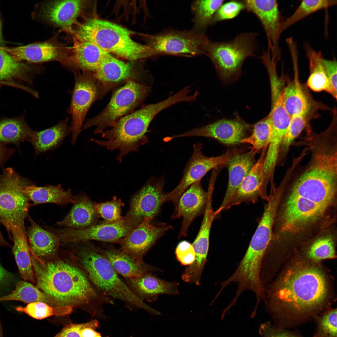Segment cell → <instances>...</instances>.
Returning a JSON list of instances; mask_svg holds the SVG:
<instances>
[{"label": "cell", "instance_id": "8d00e7d4", "mask_svg": "<svg viewBox=\"0 0 337 337\" xmlns=\"http://www.w3.org/2000/svg\"><path fill=\"white\" fill-rule=\"evenodd\" d=\"M22 120L7 119L0 121V142L19 144L29 140L34 132Z\"/></svg>", "mask_w": 337, "mask_h": 337}, {"label": "cell", "instance_id": "52a82bcc", "mask_svg": "<svg viewBox=\"0 0 337 337\" xmlns=\"http://www.w3.org/2000/svg\"><path fill=\"white\" fill-rule=\"evenodd\" d=\"M258 36L256 32H245L229 41L209 40L205 54L222 77H229L240 71L247 58L256 56Z\"/></svg>", "mask_w": 337, "mask_h": 337}, {"label": "cell", "instance_id": "ffe728a7", "mask_svg": "<svg viewBox=\"0 0 337 337\" xmlns=\"http://www.w3.org/2000/svg\"><path fill=\"white\" fill-rule=\"evenodd\" d=\"M201 181L193 183L183 194L171 217L172 219L182 218L179 238L186 237L192 222L205 212L208 195L203 189Z\"/></svg>", "mask_w": 337, "mask_h": 337}, {"label": "cell", "instance_id": "74e56055", "mask_svg": "<svg viewBox=\"0 0 337 337\" xmlns=\"http://www.w3.org/2000/svg\"><path fill=\"white\" fill-rule=\"evenodd\" d=\"M336 0H304L294 12L282 21L279 29L280 35L286 29L308 16L336 4Z\"/></svg>", "mask_w": 337, "mask_h": 337}, {"label": "cell", "instance_id": "816d5d0a", "mask_svg": "<svg viewBox=\"0 0 337 337\" xmlns=\"http://www.w3.org/2000/svg\"><path fill=\"white\" fill-rule=\"evenodd\" d=\"M13 278L12 275L0 265V287L10 282Z\"/></svg>", "mask_w": 337, "mask_h": 337}, {"label": "cell", "instance_id": "30bf717a", "mask_svg": "<svg viewBox=\"0 0 337 337\" xmlns=\"http://www.w3.org/2000/svg\"><path fill=\"white\" fill-rule=\"evenodd\" d=\"M148 46L161 55L187 57L205 54L208 38L203 33L191 31L165 30L148 38Z\"/></svg>", "mask_w": 337, "mask_h": 337}, {"label": "cell", "instance_id": "f1b7e54d", "mask_svg": "<svg viewBox=\"0 0 337 337\" xmlns=\"http://www.w3.org/2000/svg\"><path fill=\"white\" fill-rule=\"evenodd\" d=\"M295 72L294 80L282 89L281 98L283 106L291 116L309 111L310 103L298 79L297 58H292Z\"/></svg>", "mask_w": 337, "mask_h": 337}, {"label": "cell", "instance_id": "484cf974", "mask_svg": "<svg viewBox=\"0 0 337 337\" xmlns=\"http://www.w3.org/2000/svg\"><path fill=\"white\" fill-rule=\"evenodd\" d=\"M94 203L82 193L76 196L72 208L56 225L64 227L81 229L97 224L99 216L94 208Z\"/></svg>", "mask_w": 337, "mask_h": 337}, {"label": "cell", "instance_id": "3957f363", "mask_svg": "<svg viewBox=\"0 0 337 337\" xmlns=\"http://www.w3.org/2000/svg\"><path fill=\"white\" fill-rule=\"evenodd\" d=\"M337 185L318 177L297 178L285 204L281 218L283 232L295 233L325 213L335 197Z\"/></svg>", "mask_w": 337, "mask_h": 337}, {"label": "cell", "instance_id": "680465c9", "mask_svg": "<svg viewBox=\"0 0 337 337\" xmlns=\"http://www.w3.org/2000/svg\"></svg>", "mask_w": 337, "mask_h": 337}, {"label": "cell", "instance_id": "ee69618b", "mask_svg": "<svg viewBox=\"0 0 337 337\" xmlns=\"http://www.w3.org/2000/svg\"><path fill=\"white\" fill-rule=\"evenodd\" d=\"M244 10L245 7L243 0H231L224 2L215 14L211 25L234 18Z\"/></svg>", "mask_w": 337, "mask_h": 337}, {"label": "cell", "instance_id": "8fae6325", "mask_svg": "<svg viewBox=\"0 0 337 337\" xmlns=\"http://www.w3.org/2000/svg\"><path fill=\"white\" fill-rule=\"evenodd\" d=\"M202 144L194 145L192 156L187 163L183 176L178 185L169 193L166 194L164 202L172 201L177 208L179 199L186 189L202 178L210 170L221 166L226 165L230 159L240 152V149L227 150L222 155L208 157L202 152Z\"/></svg>", "mask_w": 337, "mask_h": 337}, {"label": "cell", "instance_id": "836d02e7", "mask_svg": "<svg viewBox=\"0 0 337 337\" xmlns=\"http://www.w3.org/2000/svg\"><path fill=\"white\" fill-rule=\"evenodd\" d=\"M32 70L28 65L17 61L0 49V82L18 81L31 84Z\"/></svg>", "mask_w": 337, "mask_h": 337}, {"label": "cell", "instance_id": "d4e9b609", "mask_svg": "<svg viewBox=\"0 0 337 337\" xmlns=\"http://www.w3.org/2000/svg\"><path fill=\"white\" fill-rule=\"evenodd\" d=\"M257 153L251 149L240 152L232 157L226 165L228 172L227 188L222 203L217 210L220 215L223 209L236 192L244 178L256 163Z\"/></svg>", "mask_w": 337, "mask_h": 337}, {"label": "cell", "instance_id": "ba28073f", "mask_svg": "<svg viewBox=\"0 0 337 337\" xmlns=\"http://www.w3.org/2000/svg\"><path fill=\"white\" fill-rule=\"evenodd\" d=\"M32 184L11 168L0 174V222L4 226L12 223L25 230L30 199L23 190Z\"/></svg>", "mask_w": 337, "mask_h": 337}, {"label": "cell", "instance_id": "ab89813d", "mask_svg": "<svg viewBox=\"0 0 337 337\" xmlns=\"http://www.w3.org/2000/svg\"><path fill=\"white\" fill-rule=\"evenodd\" d=\"M74 306L64 305L54 307L40 302L28 303L26 306L15 308L18 312L25 313L37 319L41 320L52 315H65L71 314Z\"/></svg>", "mask_w": 337, "mask_h": 337}, {"label": "cell", "instance_id": "9f6ffc18", "mask_svg": "<svg viewBox=\"0 0 337 337\" xmlns=\"http://www.w3.org/2000/svg\"><path fill=\"white\" fill-rule=\"evenodd\" d=\"M0 337H3V333L2 332H0Z\"/></svg>", "mask_w": 337, "mask_h": 337}, {"label": "cell", "instance_id": "f546056e", "mask_svg": "<svg viewBox=\"0 0 337 337\" xmlns=\"http://www.w3.org/2000/svg\"><path fill=\"white\" fill-rule=\"evenodd\" d=\"M23 191L34 205L51 203L65 206L75 201L71 190H65L59 184L39 187L32 184L26 186Z\"/></svg>", "mask_w": 337, "mask_h": 337}, {"label": "cell", "instance_id": "db71d44e", "mask_svg": "<svg viewBox=\"0 0 337 337\" xmlns=\"http://www.w3.org/2000/svg\"><path fill=\"white\" fill-rule=\"evenodd\" d=\"M5 42L4 40L2 33V26L1 21L0 18V46H5Z\"/></svg>", "mask_w": 337, "mask_h": 337}, {"label": "cell", "instance_id": "f907efd6", "mask_svg": "<svg viewBox=\"0 0 337 337\" xmlns=\"http://www.w3.org/2000/svg\"><path fill=\"white\" fill-rule=\"evenodd\" d=\"M15 149L7 148L6 144L0 142V165L2 166L12 154Z\"/></svg>", "mask_w": 337, "mask_h": 337}, {"label": "cell", "instance_id": "7c38bea8", "mask_svg": "<svg viewBox=\"0 0 337 337\" xmlns=\"http://www.w3.org/2000/svg\"><path fill=\"white\" fill-rule=\"evenodd\" d=\"M139 224L125 216L122 220L115 223L102 222L81 229L55 228L54 233L60 242L64 243L90 240L117 243Z\"/></svg>", "mask_w": 337, "mask_h": 337}, {"label": "cell", "instance_id": "60d3db41", "mask_svg": "<svg viewBox=\"0 0 337 337\" xmlns=\"http://www.w3.org/2000/svg\"><path fill=\"white\" fill-rule=\"evenodd\" d=\"M334 242L331 237L325 236L316 240L306 252L307 258L313 262L336 257Z\"/></svg>", "mask_w": 337, "mask_h": 337}, {"label": "cell", "instance_id": "7bdbcfd3", "mask_svg": "<svg viewBox=\"0 0 337 337\" xmlns=\"http://www.w3.org/2000/svg\"><path fill=\"white\" fill-rule=\"evenodd\" d=\"M309 111L291 117L288 127L281 143L279 154H280L284 155L287 152L294 140L304 129L306 124V116Z\"/></svg>", "mask_w": 337, "mask_h": 337}, {"label": "cell", "instance_id": "7dc6e473", "mask_svg": "<svg viewBox=\"0 0 337 337\" xmlns=\"http://www.w3.org/2000/svg\"><path fill=\"white\" fill-rule=\"evenodd\" d=\"M99 326V322L96 320L81 324L70 323L66 325L62 330L54 337H81L80 331L85 328L93 329Z\"/></svg>", "mask_w": 337, "mask_h": 337}, {"label": "cell", "instance_id": "f6af8a7d", "mask_svg": "<svg viewBox=\"0 0 337 337\" xmlns=\"http://www.w3.org/2000/svg\"><path fill=\"white\" fill-rule=\"evenodd\" d=\"M315 337H337V310H330L319 319Z\"/></svg>", "mask_w": 337, "mask_h": 337}, {"label": "cell", "instance_id": "4316f807", "mask_svg": "<svg viewBox=\"0 0 337 337\" xmlns=\"http://www.w3.org/2000/svg\"><path fill=\"white\" fill-rule=\"evenodd\" d=\"M5 226L12 236V252L21 278L32 283H36L26 231L12 223Z\"/></svg>", "mask_w": 337, "mask_h": 337}, {"label": "cell", "instance_id": "2e32d148", "mask_svg": "<svg viewBox=\"0 0 337 337\" xmlns=\"http://www.w3.org/2000/svg\"><path fill=\"white\" fill-rule=\"evenodd\" d=\"M151 221L145 219L118 241L120 249L137 260L144 261V256L157 240L173 228L165 223L155 226Z\"/></svg>", "mask_w": 337, "mask_h": 337}, {"label": "cell", "instance_id": "cb8c5ba5", "mask_svg": "<svg viewBox=\"0 0 337 337\" xmlns=\"http://www.w3.org/2000/svg\"><path fill=\"white\" fill-rule=\"evenodd\" d=\"M70 58L73 73L81 71L94 72L109 53L95 44L74 34Z\"/></svg>", "mask_w": 337, "mask_h": 337}, {"label": "cell", "instance_id": "8992f818", "mask_svg": "<svg viewBox=\"0 0 337 337\" xmlns=\"http://www.w3.org/2000/svg\"><path fill=\"white\" fill-rule=\"evenodd\" d=\"M80 261L90 280L103 293L124 302L129 309L142 308L150 313L153 311V308L132 292L108 261L95 247L90 246L82 249Z\"/></svg>", "mask_w": 337, "mask_h": 337}, {"label": "cell", "instance_id": "bcb514c9", "mask_svg": "<svg viewBox=\"0 0 337 337\" xmlns=\"http://www.w3.org/2000/svg\"><path fill=\"white\" fill-rule=\"evenodd\" d=\"M175 254L178 260L184 266H189L193 262L195 258V252L191 243L184 240L177 245Z\"/></svg>", "mask_w": 337, "mask_h": 337}, {"label": "cell", "instance_id": "5bb4252c", "mask_svg": "<svg viewBox=\"0 0 337 337\" xmlns=\"http://www.w3.org/2000/svg\"><path fill=\"white\" fill-rule=\"evenodd\" d=\"M164 183L162 178L149 179L133 196L125 216L140 223L146 219L152 221L159 214L165 203Z\"/></svg>", "mask_w": 337, "mask_h": 337}, {"label": "cell", "instance_id": "5b68a950", "mask_svg": "<svg viewBox=\"0 0 337 337\" xmlns=\"http://www.w3.org/2000/svg\"><path fill=\"white\" fill-rule=\"evenodd\" d=\"M74 34L109 53L130 61L160 56L149 46L134 41L128 29L106 20L88 19L79 24Z\"/></svg>", "mask_w": 337, "mask_h": 337}, {"label": "cell", "instance_id": "f35d334b", "mask_svg": "<svg viewBox=\"0 0 337 337\" xmlns=\"http://www.w3.org/2000/svg\"><path fill=\"white\" fill-rule=\"evenodd\" d=\"M272 132L270 118L267 117L256 123L253 127L251 134L242 139L239 143L252 145L251 149L256 153L267 147Z\"/></svg>", "mask_w": 337, "mask_h": 337}, {"label": "cell", "instance_id": "681fc988", "mask_svg": "<svg viewBox=\"0 0 337 337\" xmlns=\"http://www.w3.org/2000/svg\"><path fill=\"white\" fill-rule=\"evenodd\" d=\"M260 332L263 337H296L289 332L275 328L267 324L262 325Z\"/></svg>", "mask_w": 337, "mask_h": 337}, {"label": "cell", "instance_id": "277c9868", "mask_svg": "<svg viewBox=\"0 0 337 337\" xmlns=\"http://www.w3.org/2000/svg\"><path fill=\"white\" fill-rule=\"evenodd\" d=\"M182 100L181 94L176 93L162 101L145 105L121 118L110 129L102 131L100 133L102 136L107 140H91L108 150H119L116 159L121 162L124 156L131 152H138L140 146L149 142L146 134L155 116L164 109Z\"/></svg>", "mask_w": 337, "mask_h": 337}, {"label": "cell", "instance_id": "9c48e42d", "mask_svg": "<svg viewBox=\"0 0 337 337\" xmlns=\"http://www.w3.org/2000/svg\"><path fill=\"white\" fill-rule=\"evenodd\" d=\"M150 91L148 86L134 81H128L115 91L101 113L86 120L81 130L95 126L94 132L100 133L135 107L148 96Z\"/></svg>", "mask_w": 337, "mask_h": 337}, {"label": "cell", "instance_id": "e575fe53", "mask_svg": "<svg viewBox=\"0 0 337 337\" xmlns=\"http://www.w3.org/2000/svg\"><path fill=\"white\" fill-rule=\"evenodd\" d=\"M16 300L26 303L40 302L50 306H55L56 300L40 291L31 283L20 281L16 285L15 289L8 295L0 297V302Z\"/></svg>", "mask_w": 337, "mask_h": 337}, {"label": "cell", "instance_id": "603a6c76", "mask_svg": "<svg viewBox=\"0 0 337 337\" xmlns=\"http://www.w3.org/2000/svg\"><path fill=\"white\" fill-rule=\"evenodd\" d=\"M106 259L117 273L125 279L136 278L148 272L160 271L158 268L140 261L112 246L95 247Z\"/></svg>", "mask_w": 337, "mask_h": 337}, {"label": "cell", "instance_id": "e0dca14e", "mask_svg": "<svg viewBox=\"0 0 337 337\" xmlns=\"http://www.w3.org/2000/svg\"><path fill=\"white\" fill-rule=\"evenodd\" d=\"M251 125L237 117L230 120L222 119L203 127L193 129L187 132L167 137L168 141L176 138L188 136H200L215 139L226 145L240 143L246 137Z\"/></svg>", "mask_w": 337, "mask_h": 337}, {"label": "cell", "instance_id": "c3c4849f", "mask_svg": "<svg viewBox=\"0 0 337 337\" xmlns=\"http://www.w3.org/2000/svg\"><path fill=\"white\" fill-rule=\"evenodd\" d=\"M322 64L331 86L335 91L337 92V62L336 59H326L324 58Z\"/></svg>", "mask_w": 337, "mask_h": 337}, {"label": "cell", "instance_id": "d590c367", "mask_svg": "<svg viewBox=\"0 0 337 337\" xmlns=\"http://www.w3.org/2000/svg\"><path fill=\"white\" fill-rule=\"evenodd\" d=\"M224 0H198L194 1L191 5L194 15L192 31L203 33Z\"/></svg>", "mask_w": 337, "mask_h": 337}, {"label": "cell", "instance_id": "d6a6232c", "mask_svg": "<svg viewBox=\"0 0 337 337\" xmlns=\"http://www.w3.org/2000/svg\"><path fill=\"white\" fill-rule=\"evenodd\" d=\"M133 74L130 64L108 53L93 73V75L95 79L102 83L110 84L129 79L133 76Z\"/></svg>", "mask_w": 337, "mask_h": 337}, {"label": "cell", "instance_id": "6da1fadb", "mask_svg": "<svg viewBox=\"0 0 337 337\" xmlns=\"http://www.w3.org/2000/svg\"><path fill=\"white\" fill-rule=\"evenodd\" d=\"M37 287L64 305L91 306L95 313L103 312L113 298L100 291L86 272L62 260L47 261L30 250Z\"/></svg>", "mask_w": 337, "mask_h": 337}, {"label": "cell", "instance_id": "ac0fdd59", "mask_svg": "<svg viewBox=\"0 0 337 337\" xmlns=\"http://www.w3.org/2000/svg\"><path fill=\"white\" fill-rule=\"evenodd\" d=\"M52 41L32 43L14 47L0 46V49L17 61L32 63L57 61L69 68L71 66L68 50Z\"/></svg>", "mask_w": 337, "mask_h": 337}, {"label": "cell", "instance_id": "9a60e30c", "mask_svg": "<svg viewBox=\"0 0 337 337\" xmlns=\"http://www.w3.org/2000/svg\"><path fill=\"white\" fill-rule=\"evenodd\" d=\"M245 10L255 15L261 22L267 38L272 57L277 62L281 57L279 41L280 28L282 21L276 0H243Z\"/></svg>", "mask_w": 337, "mask_h": 337}, {"label": "cell", "instance_id": "1f68e13d", "mask_svg": "<svg viewBox=\"0 0 337 337\" xmlns=\"http://www.w3.org/2000/svg\"><path fill=\"white\" fill-rule=\"evenodd\" d=\"M305 49L310 71L307 81L308 86L314 91H325L336 99L337 92L332 88L325 70L321 53L314 50L308 44L305 45Z\"/></svg>", "mask_w": 337, "mask_h": 337}, {"label": "cell", "instance_id": "7a4b0ae2", "mask_svg": "<svg viewBox=\"0 0 337 337\" xmlns=\"http://www.w3.org/2000/svg\"><path fill=\"white\" fill-rule=\"evenodd\" d=\"M266 293L265 299L271 308L305 315L322 307L327 300L329 287L326 275L320 268L299 261L291 265L265 288Z\"/></svg>", "mask_w": 337, "mask_h": 337}, {"label": "cell", "instance_id": "6f0895ef", "mask_svg": "<svg viewBox=\"0 0 337 337\" xmlns=\"http://www.w3.org/2000/svg\"><path fill=\"white\" fill-rule=\"evenodd\" d=\"M95 337H102L101 336L100 334L99 335H97V336H96Z\"/></svg>", "mask_w": 337, "mask_h": 337}, {"label": "cell", "instance_id": "7402d4cb", "mask_svg": "<svg viewBox=\"0 0 337 337\" xmlns=\"http://www.w3.org/2000/svg\"><path fill=\"white\" fill-rule=\"evenodd\" d=\"M125 283L138 298L144 301L153 302L159 295H175L179 293V284L162 280L148 272L139 277L125 279Z\"/></svg>", "mask_w": 337, "mask_h": 337}, {"label": "cell", "instance_id": "83f0119b", "mask_svg": "<svg viewBox=\"0 0 337 337\" xmlns=\"http://www.w3.org/2000/svg\"><path fill=\"white\" fill-rule=\"evenodd\" d=\"M69 121L67 117L51 127L40 131H34L29 142L34 148L36 157L60 146L64 138L71 133Z\"/></svg>", "mask_w": 337, "mask_h": 337}, {"label": "cell", "instance_id": "d6986e66", "mask_svg": "<svg viewBox=\"0 0 337 337\" xmlns=\"http://www.w3.org/2000/svg\"><path fill=\"white\" fill-rule=\"evenodd\" d=\"M267 147L262 150L257 161L227 202L223 211L243 203H255L261 198L267 201L269 196L264 185V163Z\"/></svg>", "mask_w": 337, "mask_h": 337}, {"label": "cell", "instance_id": "b9f144b4", "mask_svg": "<svg viewBox=\"0 0 337 337\" xmlns=\"http://www.w3.org/2000/svg\"><path fill=\"white\" fill-rule=\"evenodd\" d=\"M124 205L122 201L114 197L110 201L94 203V208L99 216L104 220L103 222L112 223L122 220L121 208Z\"/></svg>", "mask_w": 337, "mask_h": 337}, {"label": "cell", "instance_id": "4fadbf2b", "mask_svg": "<svg viewBox=\"0 0 337 337\" xmlns=\"http://www.w3.org/2000/svg\"><path fill=\"white\" fill-rule=\"evenodd\" d=\"M74 74L75 84L67 112L71 116V143L75 145L88 111L96 97L97 89L95 78L90 72L80 71Z\"/></svg>", "mask_w": 337, "mask_h": 337}, {"label": "cell", "instance_id": "11a10c76", "mask_svg": "<svg viewBox=\"0 0 337 337\" xmlns=\"http://www.w3.org/2000/svg\"><path fill=\"white\" fill-rule=\"evenodd\" d=\"M0 245L2 246H10L6 242L3 237L0 231Z\"/></svg>", "mask_w": 337, "mask_h": 337}, {"label": "cell", "instance_id": "f5cc1de1", "mask_svg": "<svg viewBox=\"0 0 337 337\" xmlns=\"http://www.w3.org/2000/svg\"><path fill=\"white\" fill-rule=\"evenodd\" d=\"M81 337H95L100 333L90 328H85L82 329L80 331Z\"/></svg>", "mask_w": 337, "mask_h": 337}, {"label": "cell", "instance_id": "4dcf8cb0", "mask_svg": "<svg viewBox=\"0 0 337 337\" xmlns=\"http://www.w3.org/2000/svg\"><path fill=\"white\" fill-rule=\"evenodd\" d=\"M28 216L30 225L26 233L30 250L41 257L54 254L60 243L58 238L51 232L42 228Z\"/></svg>", "mask_w": 337, "mask_h": 337}, {"label": "cell", "instance_id": "44dd1931", "mask_svg": "<svg viewBox=\"0 0 337 337\" xmlns=\"http://www.w3.org/2000/svg\"><path fill=\"white\" fill-rule=\"evenodd\" d=\"M85 3V1L80 0L50 1L41 6L39 16L50 24L71 31L82 13Z\"/></svg>", "mask_w": 337, "mask_h": 337}]
</instances>
